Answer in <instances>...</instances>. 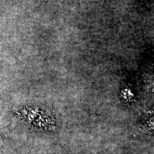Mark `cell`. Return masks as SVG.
Returning a JSON list of instances; mask_svg holds the SVG:
<instances>
[{"label": "cell", "instance_id": "6da1fadb", "mask_svg": "<svg viewBox=\"0 0 154 154\" xmlns=\"http://www.w3.org/2000/svg\"><path fill=\"white\" fill-rule=\"evenodd\" d=\"M1 143H2V142H1V138H0V147H1Z\"/></svg>", "mask_w": 154, "mask_h": 154}]
</instances>
